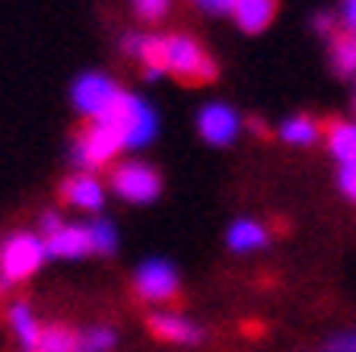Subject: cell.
<instances>
[{"label": "cell", "instance_id": "1", "mask_svg": "<svg viewBox=\"0 0 356 352\" xmlns=\"http://www.w3.org/2000/svg\"><path fill=\"white\" fill-rule=\"evenodd\" d=\"M140 60L147 67V76L175 74L185 83H210L216 76V64L210 54L188 35H147V44L140 51Z\"/></svg>", "mask_w": 356, "mask_h": 352}, {"label": "cell", "instance_id": "2", "mask_svg": "<svg viewBox=\"0 0 356 352\" xmlns=\"http://www.w3.org/2000/svg\"><path fill=\"white\" fill-rule=\"evenodd\" d=\"M48 257V244L32 232H13L10 238H3L0 244V292L10 289L13 283H26L29 276H35L38 267Z\"/></svg>", "mask_w": 356, "mask_h": 352}, {"label": "cell", "instance_id": "3", "mask_svg": "<svg viewBox=\"0 0 356 352\" xmlns=\"http://www.w3.org/2000/svg\"><path fill=\"white\" fill-rule=\"evenodd\" d=\"M96 121L115 124V131L124 140V149H140L156 137V111L149 108L143 99L131 96V92H121L115 108H111L108 115L96 117Z\"/></svg>", "mask_w": 356, "mask_h": 352}, {"label": "cell", "instance_id": "4", "mask_svg": "<svg viewBox=\"0 0 356 352\" xmlns=\"http://www.w3.org/2000/svg\"><path fill=\"white\" fill-rule=\"evenodd\" d=\"M118 149H124V140L115 131V124H108V121H92V124L76 137L74 162L80 169H99V165L115 159Z\"/></svg>", "mask_w": 356, "mask_h": 352}, {"label": "cell", "instance_id": "5", "mask_svg": "<svg viewBox=\"0 0 356 352\" xmlns=\"http://www.w3.org/2000/svg\"><path fill=\"white\" fill-rule=\"evenodd\" d=\"M111 187L127 203H153L163 191V178L147 162H124L111 171Z\"/></svg>", "mask_w": 356, "mask_h": 352}, {"label": "cell", "instance_id": "6", "mask_svg": "<svg viewBox=\"0 0 356 352\" xmlns=\"http://www.w3.org/2000/svg\"><path fill=\"white\" fill-rule=\"evenodd\" d=\"M70 96H74V105L80 115H86L89 121H96V117L108 115L115 108V102L121 99V89L102 74H83L74 83Z\"/></svg>", "mask_w": 356, "mask_h": 352}, {"label": "cell", "instance_id": "7", "mask_svg": "<svg viewBox=\"0 0 356 352\" xmlns=\"http://www.w3.org/2000/svg\"><path fill=\"white\" fill-rule=\"evenodd\" d=\"M134 289L143 301H172L178 295V273L169 260H147L134 273Z\"/></svg>", "mask_w": 356, "mask_h": 352}, {"label": "cell", "instance_id": "8", "mask_svg": "<svg viewBox=\"0 0 356 352\" xmlns=\"http://www.w3.org/2000/svg\"><path fill=\"white\" fill-rule=\"evenodd\" d=\"M238 127H242L238 115L229 108V105H222V102L204 105L200 115H197V131H200V137L207 140L210 146H229L232 140L238 137Z\"/></svg>", "mask_w": 356, "mask_h": 352}, {"label": "cell", "instance_id": "9", "mask_svg": "<svg viewBox=\"0 0 356 352\" xmlns=\"http://www.w3.org/2000/svg\"><path fill=\"white\" fill-rule=\"evenodd\" d=\"M60 200L83 210V213H99L105 203V187L92 175H74L60 184Z\"/></svg>", "mask_w": 356, "mask_h": 352}, {"label": "cell", "instance_id": "10", "mask_svg": "<svg viewBox=\"0 0 356 352\" xmlns=\"http://www.w3.org/2000/svg\"><path fill=\"white\" fill-rule=\"evenodd\" d=\"M48 257H83L92 254V235H89V222H74V226H60L54 235H48Z\"/></svg>", "mask_w": 356, "mask_h": 352}, {"label": "cell", "instance_id": "11", "mask_svg": "<svg viewBox=\"0 0 356 352\" xmlns=\"http://www.w3.org/2000/svg\"><path fill=\"white\" fill-rule=\"evenodd\" d=\"M149 330L159 340H165V343H178V346L200 343V327L181 315H153L149 317Z\"/></svg>", "mask_w": 356, "mask_h": 352}, {"label": "cell", "instance_id": "12", "mask_svg": "<svg viewBox=\"0 0 356 352\" xmlns=\"http://www.w3.org/2000/svg\"><path fill=\"white\" fill-rule=\"evenodd\" d=\"M277 13V0H236L232 3V19L242 32H264Z\"/></svg>", "mask_w": 356, "mask_h": 352}, {"label": "cell", "instance_id": "13", "mask_svg": "<svg viewBox=\"0 0 356 352\" xmlns=\"http://www.w3.org/2000/svg\"><path fill=\"white\" fill-rule=\"evenodd\" d=\"M325 143L341 165H353L356 162V124L353 121H334L325 133Z\"/></svg>", "mask_w": 356, "mask_h": 352}, {"label": "cell", "instance_id": "14", "mask_svg": "<svg viewBox=\"0 0 356 352\" xmlns=\"http://www.w3.org/2000/svg\"><path fill=\"white\" fill-rule=\"evenodd\" d=\"M226 244H229L232 251H238V254H245V251H261L267 244V228L261 226L258 219H238L229 226V232H226Z\"/></svg>", "mask_w": 356, "mask_h": 352}, {"label": "cell", "instance_id": "15", "mask_svg": "<svg viewBox=\"0 0 356 352\" xmlns=\"http://www.w3.org/2000/svg\"><path fill=\"white\" fill-rule=\"evenodd\" d=\"M10 327H13L16 340L22 343V349L26 352H35L38 340H42V324L35 321V315H32V308L26 305V301H16L13 308H10Z\"/></svg>", "mask_w": 356, "mask_h": 352}, {"label": "cell", "instance_id": "16", "mask_svg": "<svg viewBox=\"0 0 356 352\" xmlns=\"http://www.w3.org/2000/svg\"><path fill=\"white\" fill-rule=\"evenodd\" d=\"M321 137V124L312 115H293L280 124V140L289 146H312Z\"/></svg>", "mask_w": 356, "mask_h": 352}, {"label": "cell", "instance_id": "17", "mask_svg": "<svg viewBox=\"0 0 356 352\" xmlns=\"http://www.w3.org/2000/svg\"><path fill=\"white\" fill-rule=\"evenodd\" d=\"M331 64L341 76H356V35L341 32L331 38Z\"/></svg>", "mask_w": 356, "mask_h": 352}, {"label": "cell", "instance_id": "18", "mask_svg": "<svg viewBox=\"0 0 356 352\" xmlns=\"http://www.w3.org/2000/svg\"><path fill=\"white\" fill-rule=\"evenodd\" d=\"M35 352H80V333L67 327H44Z\"/></svg>", "mask_w": 356, "mask_h": 352}, {"label": "cell", "instance_id": "19", "mask_svg": "<svg viewBox=\"0 0 356 352\" xmlns=\"http://www.w3.org/2000/svg\"><path fill=\"white\" fill-rule=\"evenodd\" d=\"M89 235H92V251L96 254H111L118 248V232L108 219H92L89 222Z\"/></svg>", "mask_w": 356, "mask_h": 352}, {"label": "cell", "instance_id": "20", "mask_svg": "<svg viewBox=\"0 0 356 352\" xmlns=\"http://www.w3.org/2000/svg\"><path fill=\"white\" fill-rule=\"evenodd\" d=\"M115 349V330L111 327H92L80 333V352H111Z\"/></svg>", "mask_w": 356, "mask_h": 352}, {"label": "cell", "instance_id": "21", "mask_svg": "<svg viewBox=\"0 0 356 352\" xmlns=\"http://www.w3.org/2000/svg\"><path fill=\"white\" fill-rule=\"evenodd\" d=\"M131 3L137 10V16L147 22H159L172 7V0H131Z\"/></svg>", "mask_w": 356, "mask_h": 352}, {"label": "cell", "instance_id": "22", "mask_svg": "<svg viewBox=\"0 0 356 352\" xmlns=\"http://www.w3.org/2000/svg\"><path fill=\"white\" fill-rule=\"evenodd\" d=\"M337 187H341V194L350 200V203H356V162H353V165H341Z\"/></svg>", "mask_w": 356, "mask_h": 352}, {"label": "cell", "instance_id": "23", "mask_svg": "<svg viewBox=\"0 0 356 352\" xmlns=\"http://www.w3.org/2000/svg\"><path fill=\"white\" fill-rule=\"evenodd\" d=\"M321 352H356V330L334 333V337L325 343V349H321Z\"/></svg>", "mask_w": 356, "mask_h": 352}, {"label": "cell", "instance_id": "24", "mask_svg": "<svg viewBox=\"0 0 356 352\" xmlns=\"http://www.w3.org/2000/svg\"><path fill=\"white\" fill-rule=\"evenodd\" d=\"M124 51L131 54V58H140V51H143V44H147V35H140V32H127L124 35Z\"/></svg>", "mask_w": 356, "mask_h": 352}, {"label": "cell", "instance_id": "25", "mask_svg": "<svg viewBox=\"0 0 356 352\" xmlns=\"http://www.w3.org/2000/svg\"><path fill=\"white\" fill-rule=\"evenodd\" d=\"M200 10H207V13H232V3L236 0H194Z\"/></svg>", "mask_w": 356, "mask_h": 352}, {"label": "cell", "instance_id": "26", "mask_svg": "<svg viewBox=\"0 0 356 352\" xmlns=\"http://www.w3.org/2000/svg\"><path fill=\"white\" fill-rule=\"evenodd\" d=\"M341 16H343V26H347V32H350V35H356V0H343Z\"/></svg>", "mask_w": 356, "mask_h": 352}, {"label": "cell", "instance_id": "27", "mask_svg": "<svg viewBox=\"0 0 356 352\" xmlns=\"http://www.w3.org/2000/svg\"><path fill=\"white\" fill-rule=\"evenodd\" d=\"M60 226H64V222H60V216H54V213H44L42 216V232L44 235H54Z\"/></svg>", "mask_w": 356, "mask_h": 352}, {"label": "cell", "instance_id": "28", "mask_svg": "<svg viewBox=\"0 0 356 352\" xmlns=\"http://www.w3.org/2000/svg\"><path fill=\"white\" fill-rule=\"evenodd\" d=\"M315 29L325 32V35H334V19L327 13H318V16H315Z\"/></svg>", "mask_w": 356, "mask_h": 352}]
</instances>
